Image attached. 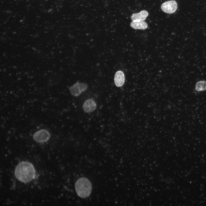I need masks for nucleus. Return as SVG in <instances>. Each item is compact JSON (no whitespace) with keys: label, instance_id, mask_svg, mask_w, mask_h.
<instances>
[{"label":"nucleus","instance_id":"7","mask_svg":"<svg viewBox=\"0 0 206 206\" xmlns=\"http://www.w3.org/2000/svg\"><path fill=\"white\" fill-rule=\"evenodd\" d=\"M114 83L117 87H121L124 84L125 81L124 75L121 71H118L115 73L114 77Z\"/></svg>","mask_w":206,"mask_h":206},{"label":"nucleus","instance_id":"2","mask_svg":"<svg viewBox=\"0 0 206 206\" xmlns=\"http://www.w3.org/2000/svg\"><path fill=\"white\" fill-rule=\"evenodd\" d=\"M75 187L78 195L83 198L88 197L92 190L91 182L88 179L84 177L80 178L76 181Z\"/></svg>","mask_w":206,"mask_h":206},{"label":"nucleus","instance_id":"6","mask_svg":"<svg viewBox=\"0 0 206 206\" xmlns=\"http://www.w3.org/2000/svg\"><path fill=\"white\" fill-rule=\"evenodd\" d=\"M96 107V104L92 99H90L86 100L83 105V109L86 113H90L94 111Z\"/></svg>","mask_w":206,"mask_h":206},{"label":"nucleus","instance_id":"8","mask_svg":"<svg viewBox=\"0 0 206 206\" xmlns=\"http://www.w3.org/2000/svg\"><path fill=\"white\" fill-rule=\"evenodd\" d=\"M148 11L145 10H143L138 13L133 14L131 16V20L133 21H144L148 16Z\"/></svg>","mask_w":206,"mask_h":206},{"label":"nucleus","instance_id":"3","mask_svg":"<svg viewBox=\"0 0 206 206\" xmlns=\"http://www.w3.org/2000/svg\"><path fill=\"white\" fill-rule=\"evenodd\" d=\"M50 137L49 132L45 129H41L35 132L33 134V138L36 142L41 143L49 140Z\"/></svg>","mask_w":206,"mask_h":206},{"label":"nucleus","instance_id":"1","mask_svg":"<svg viewBox=\"0 0 206 206\" xmlns=\"http://www.w3.org/2000/svg\"><path fill=\"white\" fill-rule=\"evenodd\" d=\"M14 173L17 179L23 183H27L34 179L35 171L32 164L28 161L19 163L15 168Z\"/></svg>","mask_w":206,"mask_h":206},{"label":"nucleus","instance_id":"4","mask_svg":"<svg viewBox=\"0 0 206 206\" xmlns=\"http://www.w3.org/2000/svg\"><path fill=\"white\" fill-rule=\"evenodd\" d=\"M87 88L88 85L86 83L78 82L70 88L69 90L72 95L76 97L86 90Z\"/></svg>","mask_w":206,"mask_h":206},{"label":"nucleus","instance_id":"9","mask_svg":"<svg viewBox=\"0 0 206 206\" xmlns=\"http://www.w3.org/2000/svg\"><path fill=\"white\" fill-rule=\"evenodd\" d=\"M130 26L132 28L135 29H145L148 27L147 23L142 21H133L131 22Z\"/></svg>","mask_w":206,"mask_h":206},{"label":"nucleus","instance_id":"10","mask_svg":"<svg viewBox=\"0 0 206 206\" xmlns=\"http://www.w3.org/2000/svg\"><path fill=\"white\" fill-rule=\"evenodd\" d=\"M195 90L197 91H201L206 90V81L201 80L197 82L195 85Z\"/></svg>","mask_w":206,"mask_h":206},{"label":"nucleus","instance_id":"5","mask_svg":"<svg viewBox=\"0 0 206 206\" xmlns=\"http://www.w3.org/2000/svg\"><path fill=\"white\" fill-rule=\"evenodd\" d=\"M177 8V3L174 0H171L165 2L162 4L161 6V8L163 11L168 14H172L174 13Z\"/></svg>","mask_w":206,"mask_h":206}]
</instances>
